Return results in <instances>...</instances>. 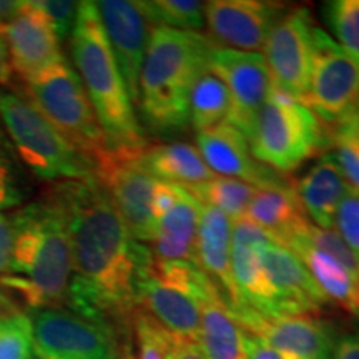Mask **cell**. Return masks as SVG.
Returning <instances> with one entry per match:
<instances>
[{"mask_svg":"<svg viewBox=\"0 0 359 359\" xmlns=\"http://www.w3.org/2000/svg\"><path fill=\"white\" fill-rule=\"evenodd\" d=\"M12 67H11V58H8V50L6 40L0 35V90L6 88L12 79Z\"/></svg>","mask_w":359,"mask_h":359,"instance_id":"cell-42","label":"cell"},{"mask_svg":"<svg viewBox=\"0 0 359 359\" xmlns=\"http://www.w3.org/2000/svg\"><path fill=\"white\" fill-rule=\"evenodd\" d=\"M196 148L217 177L241 180L257 188L283 183L280 173L257 161L245 135L228 122L196 133Z\"/></svg>","mask_w":359,"mask_h":359,"instance_id":"cell-19","label":"cell"},{"mask_svg":"<svg viewBox=\"0 0 359 359\" xmlns=\"http://www.w3.org/2000/svg\"><path fill=\"white\" fill-rule=\"evenodd\" d=\"M321 12L336 43L359 64V0H331Z\"/></svg>","mask_w":359,"mask_h":359,"instance_id":"cell-31","label":"cell"},{"mask_svg":"<svg viewBox=\"0 0 359 359\" xmlns=\"http://www.w3.org/2000/svg\"><path fill=\"white\" fill-rule=\"evenodd\" d=\"M11 268L0 286L15 291L34 309L67 308L74 273L69 228L52 198L32 201L8 217Z\"/></svg>","mask_w":359,"mask_h":359,"instance_id":"cell-2","label":"cell"},{"mask_svg":"<svg viewBox=\"0 0 359 359\" xmlns=\"http://www.w3.org/2000/svg\"><path fill=\"white\" fill-rule=\"evenodd\" d=\"M243 218L257 224L281 245L309 223L294 188L286 183L258 188Z\"/></svg>","mask_w":359,"mask_h":359,"instance_id":"cell-25","label":"cell"},{"mask_svg":"<svg viewBox=\"0 0 359 359\" xmlns=\"http://www.w3.org/2000/svg\"><path fill=\"white\" fill-rule=\"evenodd\" d=\"M248 143L251 155L264 167L291 173L327 148V132L303 102L273 85Z\"/></svg>","mask_w":359,"mask_h":359,"instance_id":"cell-8","label":"cell"},{"mask_svg":"<svg viewBox=\"0 0 359 359\" xmlns=\"http://www.w3.org/2000/svg\"><path fill=\"white\" fill-rule=\"evenodd\" d=\"M208 70L222 79L230 92L231 109L226 122L248 140L273 88L263 53L215 47L210 53Z\"/></svg>","mask_w":359,"mask_h":359,"instance_id":"cell-14","label":"cell"},{"mask_svg":"<svg viewBox=\"0 0 359 359\" xmlns=\"http://www.w3.org/2000/svg\"><path fill=\"white\" fill-rule=\"evenodd\" d=\"M142 160L148 172L156 180L173 185H200L217 178V175L201 158L198 148L190 143L175 142L147 145Z\"/></svg>","mask_w":359,"mask_h":359,"instance_id":"cell-27","label":"cell"},{"mask_svg":"<svg viewBox=\"0 0 359 359\" xmlns=\"http://www.w3.org/2000/svg\"><path fill=\"white\" fill-rule=\"evenodd\" d=\"M285 6L263 0H212L205 4V27L217 48L259 53Z\"/></svg>","mask_w":359,"mask_h":359,"instance_id":"cell-15","label":"cell"},{"mask_svg":"<svg viewBox=\"0 0 359 359\" xmlns=\"http://www.w3.org/2000/svg\"><path fill=\"white\" fill-rule=\"evenodd\" d=\"M245 331L275 349L283 359H330L334 330L316 314H263L250 308L231 311Z\"/></svg>","mask_w":359,"mask_h":359,"instance_id":"cell-13","label":"cell"},{"mask_svg":"<svg viewBox=\"0 0 359 359\" xmlns=\"http://www.w3.org/2000/svg\"><path fill=\"white\" fill-rule=\"evenodd\" d=\"M116 359H137V354H135V348H133L132 331H130V333H125L122 336V341H120L118 356H116Z\"/></svg>","mask_w":359,"mask_h":359,"instance_id":"cell-44","label":"cell"},{"mask_svg":"<svg viewBox=\"0 0 359 359\" xmlns=\"http://www.w3.org/2000/svg\"><path fill=\"white\" fill-rule=\"evenodd\" d=\"M110 48L133 105L138 103V82L154 24L143 2L102 0L95 2Z\"/></svg>","mask_w":359,"mask_h":359,"instance_id":"cell-16","label":"cell"},{"mask_svg":"<svg viewBox=\"0 0 359 359\" xmlns=\"http://www.w3.org/2000/svg\"><path fill=\"white\" fill-rule=\"evenodd\" d=\"M303 103L327 127L359 115V64L318 27L311 77Z\"/></svg>","mask_w":359,"mask_h":359,"instance_id":"cell-10","label":"cell"},{"mask_svg":"<svg viewBox=\"0 0 359 359\" xmlns=\"http://www.w3.org/2000/svg\"><path fill=\"white\" fill-rule=\"evenodd\" d=\"M334 230L359 259V193L349 190L334 218Z\"/></svg>","mask_w":359,"mask_h":359,"instance_id":"cell-36","label":"cell"},{"mask_svg":"<svg viewBox=\"0 0 359 359\" xmlns=\"http://www.w3.org/2000/svg\"><path fill=\"white\" fill-rule=\"evenodd\" d=\"M215 48L208 35L155 25L138 82V103L148 128L177 132L190 123V92L208 70Z\"/></svg>","mask_w":359,"mask_h":359,"instance_id":"cell-3","label":"cell"},{"mask_svg":"<svg viewBox=\"0 0 359 359\" xmlns=\"http://www.w3.org/2000/svg\"><path fill=\"white\" fill-rule=\"evenodd\" d=\"M165 331L158 323H155L137 308L132 320V336L135 338V354L137 359H165Z\"/></svg>","mask_w":359,"mask_h":359,"instance_id":"cell-35","label":"cell"},{"mask_svg":"<svg viewBox=\"0 0 359 359\" xmlns=\"http://www.w3.org/2000/svg\"><path fill=\"white\" fill-rule=\"evenodd\" d=\"M163 348L165 359H208L196 341L178 338L168 331H165Z\"/></svg>","mask_w":359,"mask_h":359,"instance_id":"cell-38","label":"cell"},{"mask_svg":"<svg viewBox=\"0 0 359 359\" xmlns=\"http://www.w3.org/2000/svg\"><path fill=\"white\" fill-rule=\"evenodd\" d=\"M330 359H359V333L346 334L336 341Z\"/></svg>","mask_w":359,"mask_h":359,"instance_id":"cell-40","label":"cell"},{"mask_svg":"<svg viewBox=\"0 0 359 359\" xmlns=\"http://www.w3.org/2000/svg\"><path fill=\"white\" fill-rule=\"evenodd\" d=\"M22 4L17 0H0V27H4L8 20L20 11Z\"/></svg>","mask_w":359,"mask_h":359,"instance_id":"cell-43","label":"cell"},{"mask_svg":"<svg viewBox=\"0 0 359 359\" xmlns=\"http://www.w3.org/2000/svg\"><path fill=\"white\" fill-rule=\"evenodd\" d=\"M215 296L222 293L195 263H160L154 257L137 285L138 309L168 333L196 343L201 308Z\"/></svg>","mask_w":359,"mask_h":359,"instance_id":"cell-5","label":"cell"},{"mask_svg":"<svg viewBox=\"0 0 359 359\" xmlns=\"http://www.w3.org/2000/svg\"><path fill=\"white\" fill-rule=\"evenodd\" d=\"M248 333L235 320L222 296L201 308L198 344L208 359H248Z\"/></svg>","mask_w":359,"mask_h":359,"instance_id":"cell-26","label":"cell"},{"mask_svg":"<svg viewBox=\"0 0 359 359\" xmlns=\"http://www.w3.org/2000/svg\"><path fill=\"white\" fill-rule=\"evenodd\" d=\"M151 24L175 30L200 32L205 27V2L200 0H155L143 2Z\"/></svg>","mask_w":359,"mask_h":359,"instance_id":"cell-30","label":"cell"},{"mask_svg":"<svg viewBox=\"0 0 359 359\" xmlns=\"http://www.w3.org/2000/svg\"><path fill=\"white\" fill-rule=\"evenodd\" d=\"M262 262L275 291L278 314H318L327 304L320 286L288 246L269 241L262 248Z\"/></svg>","mask_w":359,"mask_h":359,"instance_id":"cell-20","label":"cell"},{"mask_svg":"<svg viewBox=\"0 0 359 359\" xmlns=\"http://www.w3.org/2000/svg\"><path fill=\"white\" fill-rule=\"evenodd\" d=\"M231 98L226 85L213 72L205 70L190 92V123L196 132L226 122Z\"/></svg>","mask_w":359,"mask_h":359,"instance_id":"cell-28","label":"cell"},{"mask_svg":"<svg viewBox=\"0 0 359 359\" xmlns=\"http://www.w3.org/2000/svg\"><path fill=\"white\" fill-rule=\"evenodd\" d=\"M269 241L276 240L248 219L233 222L231 276L238 294L236 309L250 308L263 314H278L275 291L262 262V248Z\"/></svg>","mask_w":359,"mask_h":359,"instance_id":"cell-18","label":"cell"},{"mask_svg":"<svg viewBox=\"0 0 359 359\" xmlns=\"http://www.w3.org/2000/svg\"><path fill=\"white\" fill-rule=\"evenodd\" d=\"M32 353L35 359H116L122 336L109 325L90 321L69 308L35 309Z\"/></svg>","mask_w":359,"mask_h":359,"instance_id":"cell-11","label":"cell"},{"mask_svg":"<svg viewBox=\"0 0 359 359\" xmlns=\"http://www.w3.org/2000/svg\"><path fill=\"white\" fill-rule=\"evenodd\" d=\"M12 253V226L11 219L0 213V276L7 275L11 268Z\"/></svg>","mask_w":359,"mask_h":359,"instance_id":"cell-39","label":"cell"},{"mask_svg":"<svg viewBox=\"0 0 359 359\" xmlns=\"http://www.w3.org/2000/svg\"><path fill=\"white\" fill-rule=\"evenodd\" d=\"M22 85V93L92 167L109 142L74 67L62 57Z\"/></svg>","mask_w":359,"mask_h":359,"instance_id":"cell-7","label":"cell"},{"mask_svg":"<svg viewBox=\"0 0 359 359\" xmlns=\"http://www.w3.org/2000/svg\"><path fill=\"white\" fill-rule=\"evenodd\" d=\"M143 148H107L92 161V177L118 210L138 243L155 236L154 193L156 180L143 165Z\"/></svg>","mask_w":359,"mask_h":359,"instance_id":"cell-9","label":"cell"},{"mask_svg":"<svg viewBox=\"0 0 359 359\" xmlns=\"http://www.w3.org/2000/svg\"><path fill=\"white\" fill-rule=\"evenodd\" d=\"M283 245L288 246L302 259L309 275L326 296L327 303L338 304L339 308L359 316V276L325 251L309 245L302 236V231L296 233Z\"/></svg>","mask_w":359,"mask_h":359,"instance_id":"cell-24","label":"cell"},{"mask_svg":"<svg viewBox=\"0 0 359 359\" xmlns=\"http://www.w3.org/2000/svg\"><path fill=\"white\" fill-rule=\"evenodd\" d=\"M64 213L72 246L67 308L120 334L132 331L137 285L151 257L93 177L58 182L47 193Z\"/></svg>","mask_w":359,"mask_h":359,"instance_id":"cell-1","label":"cell"},{"mask_svg":"<svg viewBox=\"0 0 359 359\" xmlns=\"http://www.w3.org/2000/svg\"><path fill=\"white\" fill-rule=\"evenodd\" d=\"M302 236L309 245H313L314 248L325 251L326 255H330L331 258H334L336 262L344 264L349 271L359 276L358 257L353 253L351 248L346 245V241L339 236V233L334 228L325 230V228H318L314 224L308 223L302 230Z\"/></svg>","mask_w":359,"mask_h":359,"instance_id":"cell-34","label":"cell"},{"mask_svg":"<svg viewBox=\"0 0 359 359\" xmlns=\"http://www.w3.org/2000/svg\"><path fill=\"white\" fill-rule=\"evenodd\" d=\"M200 213V201L185 187L178 185L173 206L156 222L155 236L150 248L155 262L195 263Z\"/></svg>","mask_w":359,"mask_h":359,"instance_id":"cell-22","label":"cell"},{"mask_svg":"<svg viewBox=\"0 0 359 359\" xmlns=\"http://www.w3.org/2000/svg\"><path fill=\"white\" fill-rule=\"evenodd\" d=\"M293 188L306 218L311 219L314 226L325 230L334 228L341 201L351 190L331 151L323 154Z\"/></svg>","mask_w":359,"mask_h":359,"instance_id":"cell-23","label":"cell"},{"mask_svg":"<svg viewBox=\"0 0 359 359\" xmlns=\"http://www.w3.org/2000/svg\"><path fill=\"white\" fill-rule=\"evenodd\" d=\"M6 40L12 72L20 82L32 79L64 57L55 30L37 2H24L20 11L0 27Z\"/></svg>","mask_w":359,"mask_h":359,"instance_id":"cell-17","label":"cell"},{"mask_svg":"<svg viewBox=\"0 0 359 359\" xmlns=\"http://www.w3.org/2000/svg\"><path fill=\"white\" fill-rule=\"evenodd\" d=\"M0 120L17 158L45 182L92 177V167L24 93L0 90Z\"/></svg>","mask_w":359,"mask_h":359,"instance_id":"cell-6","label":"cell"},{"mask_svg":"<svg viewBox=\"0 0 359 359\" xmlns=\"http://www.w3.org/2000/svg\"><path fill=\"white\" fill-rule=\"evenodd\" d=\"M248 333V331H246ZM248 359H283L275 349H271L268 344H264L257 336L248 333Z\"/></svg>","mask_w":359,"mask_h":359,"instance_id":"cell-41","label":"cell"},{"mask_svg":"<svg viewBox=\"0 0 359 359\" xmlns=\"http://www.w3.org/2000/svg\"><path fill=\"white\" fill-rule=\"evenodd\" d=\"M40 11L45 13L60 42L72 37L77 20L79 2L70 0H37Z\"/></svg>","mask_w":359,"mask_h":359,"instance_id":"cell-37","label":"cell"},{"mask_svg":"<svg viewBox=\"0 0 359 359\" xmlns=\"http://www.w3.org/2000/svg\"><path fill=\"white\" fill-rule=\"evenodd\" d=\"M185 188L201 205L213 206L226 215L228 218H231L233 222H238L245 217L246 208L258 190L250 183L226 177H217L206 183Z\"/></svg>","mask_w":359,"mask_h":359,"instance_id":"cell-29","label":"cell"},{"mask_svg":"<svg viewBox=\"0 0 359 359\" xmlns=\"http://www.w3.org/2000/svg\"><path fill=\"white\" fill-rule=\"evenodd\" d=\"M314 29L308 8H291L276 22L263 47L273 85L299 102L306 97L311 77Z\"/></svg>","mask_w":359,"mask_h":359,"instance_id":"cell-12","label":"cell"},{"mask_svg":"<svg viewBox=\"0 0 359 359\" xmlns=\"http://www.w3.org/2000/svg\"><path fill=\"white\" fill-rule=\"evenodd\" d=\"M25 198V185L17 154L8 138L0 132V213L20 208Z\"/></svg>","mask_w":359,"mask_h":359,"instance_id":"cell-32","label":"cell"},{"mask_svg":"<svg viewBox=\"0 0 359 359\" xmlns=\"http://www.w3.org/2000/svg\"><path fill=\"white\" fill-rule=\"evenodd\" d=\"M70 48L79 77L110 148H143L148 143L135 115L95 2H79Z\"/></svg>","mask_w":359,"mask_h":359,"instance_id":"cell-4","label":"cell"},{"mask_svg":"<svg viewBox=\"0 0 359 359\" xmlns=\"http://www.w3.org/2000/svg\"><path fill=\"white\" fill-rule=\"evenodd\" d=\"M233 219L213 206L201 205L195 263L222 293L230 311L238 308V294L231 276Z\"/></svg>","mask_w":359,"mask_h":359,"instance_id":"cell-21","label":"cell"},{"mask_svg":"<svg viewBox=\"0 0 359 359\" xmlns=\"http://www.w3.org/2000/svg\"><path fill=\"white\" fill-rule=\"evenodd\" d=\"M15 313H20V311L17 309L15 304L11 302V298H7V296L0 291V320Z\"/></svg>","mask_w":359,"mask_h":359,"instance_id":"cell-45","label":"cell"},{"mask_svg":"<svg viewBox=\"0 0 359 359\" xmlns=\"http://www.w3.org/2000/svg\"><path fill=\"white\" fill-rule=\"evenodd\" d=\"M30 316L15 313L0 320V359H32Z\"/></svg>","mask_w":359,"mask_h":359,"instance_id":"cell-33","label":"cell"}]
</instances>
